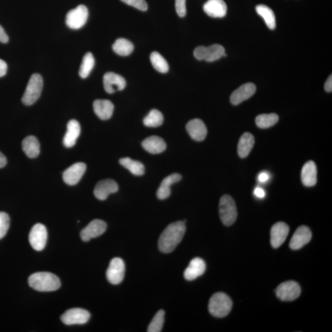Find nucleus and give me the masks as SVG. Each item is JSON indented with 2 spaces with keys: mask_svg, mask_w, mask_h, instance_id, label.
Returning <instances> with one entry per match:
<instances>
[{
  "mask_svg": "<svg viewBox=\"0 0 332 332\" xmlns=\"http://www.w3.org/2000/svg\"><path fill=\"white\" fill-rule=\"evenodd\" d=\"M186 226L185 222L179 221L169 225L162 232L158 240V247L162 253H172L185 235Z\"/></svg>",
  "mask_w": 332,
  "mask_h": 332,
  "instance_id": "f257e3e1",
  "label": "nucleus"
},
{
  "mask_svg": "<svg viewBox=\"0 0 332 332\" xmlns=\"http://www.w3.org/2000/svg\"><path fill=\"white\" fill-rule=\"evenodd\" d=\"M28 284L37 291L53 292L58 290L61 283L58 277L49 272H38L28 278Z\"/></svg>",
  "mask_w": 332,
  "mask_h": 332,
  "instance_id": "f03ea898",
  "label": "nucleus"
},
{
  "mask_svg": "<svg viewBox=\"0 0 332 332\" xmlns=\"http://www.w3.org/2000/svg\"><path fill=\"white\" fill-rule=\"evenodd\" d=\"M233 302L227 294L218 293L213 295L209 303V311L213 316L222 318L228 316Z\"/></svg>",
  "mask_w": 332,
  "mask_h": 332,
  "instance_id": "7ed1b4c3",
  "label": "nucleus"
},
{
  "mask_svg": "<svg viewBox=\"0 0 332 332\" xmlns=\"http://www.w3.org/2000/svg\"><path fill=\"white\" fill-rule=\"evenodd\" d=\"M219 214L221 221L225 226H231L236 222L237 211L235 201L228 194L223 195L220 199Z\"/></svg>",
  "mask_w": 332,
  "mask_h": 332,
  "instance_id": "20e7f679",
  "label": "nucleus"
},
{
  "mask_svg": "<svg viewBox=\"0 0 332 332\" xmlns=\"http://www.w3.org/2000/svg\"><path fill=\"white\" fill-rule=\"evenodd\" d=\"M44 87L42 76L39 74H33L28 81L26 90L23 95L22 101L25 105H33L39 98Z\"/></svg>",
  "mask_w": 332,
  "mask_h": 332,
  "instance_id": "39448f33",
  "label": "nucleus"
},
{
  "mask_svg": "<svg viewBox=\"0 0 332 332\" xmlns=\"http://www.w3.org/2000/svg\"><path fill=\"white\" fill-rule=\"evenodd\" d=\"M88 14L87 7L85 5H79L67 13L66 16V24L71 29H79L87 23Z\"/></svg>",
  "mask_w": 332,
  "mask_h": 332,
  "instance_id": "423d86ee",
  "label": "nucleus"
},
{
  "mask_svg": "<svg viewBox=\"0 0 332 332\" xmlns=\"http://www.w3.org/2000/svg\"><path fill=\"white\" fill-rule=\"evenodd\" d=\"M276 294L282 301L292 302L300 297L301 287L297 282L288 280L282 283L277 287Z\"/></svg>",
  "mask_w": 332,
  "mask_h": 332,
  "instance_id": "0eeeda50",
  "label": "nucleus"
},
{
  "mask_svg": "<svg viewBox=\"0 0 332 332\" xmlns=\"http://www.w3.org/2000/svg\"><path fill=\"white\" fill-rule=\"evenodd\" d=\"M29 242L34 250L42 251L47 245L48 232L47 228L41 223L33 226L29 234Z\"/></svg>",
  "mask_w": 332,
  "mask_h": 332,
  "instance_id": "6e6552de",
  "label": "nucleus"
},
{
  "mask_svg": "<svg viewBox=\"0 0 332 332\" xmlns=\"http://www.w3.org/2000/svg\"><path fill=\"white\" fill-rule=\"evenodd\" d=\"M91 317L87 310L81 308H72L65 312L61 317L65 325H82L87 323Z\"/></svg>",
  "mask_w": 332,
  "mask_h": 332,
  "instance_id": "1a4fd4ad",
  "label": "nucleus"
},
{
  "mask_svg": "<svg viewBox=\"0 0 332 332\" xmlns=\"http://www.w3.org/2000/svg\"><path fill=\"white\" fill-rule=\"evenodd\" d=\"M124 274V261L118 257L111 260L106 273L108 281L113 285H118L122 281Z\"/></svg>",
  "mask_w": 332,
  "mask_h": 332,
  "instance_id": "9d476101",
  "label": "nucleus"
},
{
  "mask_svg": "<svg viewBox=\"0 0 332 332\" xmlns=\"http://www.w3.org/2000/svg\"><path fill=\"white\" fill-rule=\"evenodd\" d=\"M107 224L103 220H94L83 229L80 236L83 241L88 242L91 239L101 236L107 230Z\"/></svg>",
  "mask_w": 332,
  "mask_h": 332,
  "instance_id": "9b49d317",
  "label": "nucleus"
},
{
  "mask_svg": "<svg viewBox=\"0 0 332 332\" xmlns=\"http://www.w3.org/2000/svg\"><path fill=\"white\" fill-rule=\"evenodd\" d=\"M87 170V165L76 162L67 169L63 173V180L68 185H74L79 182Z\"/></svg>",
  "mask_w": 332,
  "mask_h": 332,
  "instance_id": "f8f14e48",
  "label": "nucleus"
},
{
  "mask_svg": "<svg viewBox=\"0 0 332 332\" xmlns=\"http://www.w3.org/2000/svg\"><path fill=\"white\" fill-rule=\"evenodd\" d=\"M104 87L106 92L113 94L116 91L124 90L127 81L123 77L113 72H108L104 76Z\"/></svg>",
  "mask_w": 332,
  "mask_h": 332,
  "instance_id": "ddd939ff",
  "label": "nucleus"
},
{
  "mask_svg": "<svg viewBox=\"0 0 332 332\" xmlns=\"http://www.w3.org/2000/svg\"><path fill=\"white\" fill-rule=\"evenodd\" d=\"M118 185L112 179H106L100 181L94 188V194L97 199L104 201L111 194L117 192Z\"/></svg>",
  "mask_w": 332,
  "mask_h": 332,
  "instance_id": "4468645a",
  "label": "nucleus"
},
{
  "mask_svg": "<svg viewBox=\"0 0 332 332\" xmlns=\"http://www.w3.org/2000/svg\"><path fill=\"white\" fill-rule=\"evenodd\" d=\"M311 238L310 229L306 226H301L295 232L289 245L293 250H299L310 242Z\"/></svg>",
  "mask_w": 332,
  "mask_h": 332,
  "instance_id": "2eb2a0df",
  "label": "nucleus"
},
{
  "mask_svg": "<svg viewBox=\"0 0 332 332\" xmlns=\"http://www.w3.org/2000/svg\"><path fill=\"white\" fill-rule=\"evenodd\" d=\"M289 233V227L284 222H277L271 230V244L272 247L277 248L285 242Z\"/></svg>",
  "mask_w": 332,
  "mask_h": 332,
  "instance_id": "dca6fc26",
  "label": "nucleus"
},
{
  "mask_svg": "<svg viewBox=\"0 0 332 332\" xmlns=\"http://www.w3.org/2000/svg\"><path fill=\"white\" fill-rule=\"evenodd\" d=\"M256 85L253 83L248 82L240 86L231 94L230 97L231 104L234 105L240 104V103L251 98L256 92Z\"/></svg>",
  "mask_w": 332,
  "mask_h": 332,
  "instance_id": "f3484780",
  "label": "nucleus"
},
{
  "mask_svg": "<svg viewBox=\"0 0 332 332\" xmlns=\"http://www.w3.org/2000/svg\"><path fill=\"white\" fill-rule=\"evenodd\" d=\"M208 16L215 18H222L227 13V6L223 0H208L203 7Z\"/></svg>",
  "mask_w": 332,
  "mask_h": 332,
  "instance_id": "a211bd4d",
  "label": "nucleus"
},
{
  "mask_svg": "<svg viewBox=\"0 0 332 332\" xmlns=\"http://www.w3.org/2000/svg\"><path fill=\"white\" fill-rule=\"evenodd\" d=\"M187 130L189 135L196 141H202L207 136L208 130L205 125L199 119H194L188 122Z\"/></svg>",
  "mask_w": 332,
  "mask_h": 332,
  "instance_id": "6ab92c4d",
  "label": "nucleus"
},
{
  "mask_svg": "<svg viewBox=\"0 0 332 332\" xmlns=\"http://www.w3.org/2000/svg\"><path fill=\"white\" fill-rule=\"evenodd\" d=\"M206 265L204 260L194 258L190 263L184 271V277L187 280H193L204 273Z\"/></svg>",
  "mask_w": 332,
  "mask_h": 332,
  "instance_id": "aec40b11",
  "label": "nucleus"
},
{
  "mask_svg": "<svg viewBox=\"0 0 332 332\" xmlns=\"http://www.w3.org/2000/svg\"><path fill=\"white\" fill-rule=\"evenodd\" d=\"M81 133V128L76 120L71 119L68 122L67 130L63 139V144L67 148H71L76 144L77 139Z\"/></svg>",
  "mask_w": 332,
  "mask_h": 332,
  "instance_id": "412c9836",
  "label": "nucleus"
},
{
  "mask_svg": "<svg viewBox=\"0 0 332 332\" xmlns=\"http://www.w3.org/2000/svg\"><path fill=\"white\" fill-rule=\"evenodd\" d=\"M94 112L102 120L109 119L113 115L114 105L108 100H96L93 104Z\"/></svg>",
  "mask_w": 332,
  "mask_h": 332,
  "instance_id": "4be33fe9",
  "label": "nucleus"
},
{
  "mask_svg": "<svg viewBox=\"0 0 332 332\" xmlns=\"http://www.w3.org/2000/svg\"><path fill=\"white\" fill-rule=\"evenodd\" d=\"M302 180L306 187H313L317 183V168L313 161H309L303 165L302 170Z\"/></svg>",
  "mask_w": 332,
  "mask_h": 332,
  "instance_id": "5701e85b",
  "label": "nucleus"
},
{
  "mask_svg": "<svg viewBox=\"0 0 332 332\" xmlns=\"http://www.w3.org/2000/svg\"><path fill=\"white\" fill-rule=\"evenodd\" d=\"M142 145L143 148L151 154H159L166 149L164 140L158 136L148 137L143 141Z\"/></svg>",
  "mask_w": 332,
  "mask_h": 332,
  "instance_id": "b1692460",
  "label": "nucleus"
},
{
  "mask_svg": "<svg viewBox=\"0 0 332 332\" xmlns=\"http://www.w3.org/2000/svg\"><path fill=\"white\" fill-rule=\"evenodd\" d=\"M181 179V175L176 173L165 177L157 191V198L161 200L167 199L171 195V186L179 182Z\"/></svg>",
  "mask_w": 332,
  "mask_h": 332,
  "instance_id": "393cba45",
  "label": "nucleus"
},
{
  "mask_svg": "<svg viewBox=\"0 0 332 332\" xmlns=\"http://www.w3.org/2000/svg\"><path fill=\"white\" fill-rule=\"evenodd\" d=\"M22 150L30 158H35L39 155L40 145L35 136H30L25 138L22 143Z\"/></svg>",
  "mask_w": 332,
  "mask_h": 332,
  "instance_id": "a878e982",
  "label": "nucleus"
},
{
  "mask_svg": "<svg viewBox=\"0 0 332 332\" xmlns=\"http://www.w3.org/2000/svg\"><path fill=\"white\" fill-rule=\"evenodd\" d=\"M255 143L253 134L245 133L240 137L237 146V153L241 158L247 157L253 150Z\"/></svg>",
  "mask_w": 332,
  "mask_h": 332,
  "instance_id": "bb28decb",
  "label": "nucleus"
},
{
  "mask_svg": "<svg viewBox=\"0 0 332 332\" xmlns=\"http://www.w3.org/2000/svg\"><path fill=\"white\" fill-rule=\"evenodd\" d=\"M123 167L127 169L134 176H141L145 173V167L142 162L132 159L130 157H123L119 160Z\"/></svg>",
  "mask_w": 332,
  "mask_h": 332,
  "instance_id": "cd10ccee",
  "label": "nucleus"
},
{
  "mask_svg": "<svg viewBox=\"0 0 332 332\" xmlns=\"http://www.w3.org/2000/svg\"><path fill=\"white\" fill-rule=\"evenodd\" d=\"M226 56L225 48L220 45H213L205 47L204 60L214 62Z\"/></svg>",
  "mask_w": 332,
  "mask_h": 332,
  "instance_id": "c85d7f7f",
  "label": "nucleus"
},
{
  "mask_svg": "<svg viewBox=\"0 0 332 332\" xmlns=\"http://www.w3.org/2000/svg\"><path fill=\"white\" fill-rule=\"evenodd\" d=\"M257 13L264 19L266 24L270 28L274 29L276 27V17L274 13L267 6L260 5L256 7Z\"/></svg>",
  "mask_w": 332,
  "mask_h": 332,
  "instance_id": "c756f323",
  "label": "nucleus"
},
{
  "mask_svg": "<svg viewBox=\"0 0 332 332\" xmlns=\"http://www.w3.org/2000/svg\"><path fill=\"white\" fill-rule=\"evenodd\" d=\"M134 45L130 41L125 38H119L116 40L113 45L114 53L121 56H128L133 52Z\"/></svg>",
  "mask_w": 332,
  "mask_h": 332,
  "instance_id": "7c9ffc66",
  "label": "nucleus"
},
{
  "mask_svg": "<svg viewBox=\"0 0 332 332\" xmlns=\"http://www.w3.org/2000/svg\"><path fill=\"white\" fill-rule=\"evenodd\" d=\"M95 65V59L91 53H88L83 57L81 66H80L79 74L82 78H87L90 75L91 71Z\"/></svg>",
  "mask_w": 332,
  "mask_h": 332,
  "instance_id": "2f4dec72",
  "label": "nucleus"
},
{
  "mask_svg": "<svg viewBox=\"0 0 332 332\" xmlns=\"http://www.w3.org/2000/svg\"><path fill=\"white\" fill-rule=\"evenodd\" d=\"M279 121V116L276 113L260 114L256 119L257 127L267 129L275 125Z\"/></svg>",
  "mask_w": 332,
  "mask_h": 332,
  "instance_id": "473e14b6",
  "label": "nucleus"
},
{
  "mask_svg": "<svg viewBox=\"0 0 332 332\" xmlns=\"http://www.w3.org/2000/svg\"><path fill=\"white\" fill-rule=\"evenodd\" d=\"M150 61L155 70L160 73H167L170 69V66H169L167 61L156 51H154L151 54Z\"/></svg>",
  "mask_w": 332,
  "mask_h": 332,
  "instance_id": "72a5a7b5",
  "label": "nucleus"
},
{
  "mask_svg": "<svg viewBox=\"0 0 332 332\" xmlns=\"http://www.w3.org/2000/svg\"><path fill=\"white\" fill-rule=\"evenodd\" d=\"M164 122V116L159 110L154 109L150 111L148 115L144 119L145 127L157 128L160 127Z\"/></svg>",
  "mask_w": 332,
  "mask_h": 332,
  "instance_id": "f704fd0d",
  "label": "nucleus"
},
{
  "mask_svg": "<svg viewBox=\"0 0 332 332\" xmlns=\"http://www.w3.org/2000/svg\"><path fill=\"white\" fill-rule=\"evenodd\" d=\"M165 312L161 310L154 316L152 320L148 325V332H160L162 331L164 322Z\"/></svg>",
  "mask_w": 332,
  "mask_h": 332,
  "instance_id": "c9c22d12",
  "label": "nucleus"
},
{
  "mask_svg": "<svg viewBox=\"0 0 332 332\" xmlns=\"http://www.w3.org/2000/svg\"><path fill=\"white\" fill-rule=\"evenodd\" d=\"M10 219L7 214L0 212V239L4 237L9 230Z\"/></svg>",
  "mask_w": 332,
  "mask_h": 332,
  "instance_id": "e433bc0d",
  "label": "nucleus"
},
{
  "mask_svg": "<svg viewBox=\"0 0 332 332\" xmlns=\"http://www.w3.org/2000/svg\"><path fill=\"white\" fill-rule=\"evenodd\" d=\"M121 1L140 11H145L148 10L147 3L145 0H121Z\"/></svg>",
  "mask_w": 332,
  "mask_h": 332,
  "instance_id": "4c0bfd02",
  "label": "nucleus"
},
{
  "mask_svg": "<svg viewBox=\"0 0 332 332\" xmlns=\"http://www.w3.org/2000/svg\"><path fill=\"white\" fill-rule=\"evenodd\" d=\"M176 10L177 14L181 18L187 14L186 0H176Z\"/></svg>",
  "mask_w": 332,
  "mask_h": 332,
  "instance_id": "58836bf2",
  "label": "nucleus"
},
{
  "mask_svg": "<svg viewBox=\"0 0 332 332\" xmlns=\"http://www.w3.org/2000/svg\"><path fill=\"white\" fill-rule=\"evenodd\" d=\"M205 47L201 46V47H197L194 51V56L195 58L199 61L204 60V57Z\"/></svg>",
  "mask_w": 332,
  "mask_h": 332,
  "instance_id": "ea45409f",
  "label": "nucleus"
},
{
  "mask_svg": "<svg viewBox=\"0 0 332 332\" xmlns=\"http://www.w3.org/2000/svg\"><path fill=\"white\" fill-rule=\"evenodd\" d=\"M8 41H9V38H8L7 34L6 33L4 28L0 25V42L7 44Z\"/></svg>",
  "mask_w": 332,
  "mask_h": 332,
  "instance_id": "a19ab883",
  "label": "nucleus"
},
{
  "mask_svg": "<svg viewBox=\"0 0 332 332\" xmlns=\"http://www.w3.org/2000/svg\"><path fill=\"white\" fill-rule=\"evenodd\" d=\"M7 69L8 66L7 63L3 61V60L0 59V77L4 76L7 74Z\"/></svg>",
  "mask_w": 332,
  "mask_h": 332,
  "instance_id": "79ce46f5",
  "label": "nucleus"
},
{
  "mask_svg": "<svg viewBox=\"0 0 332 332\" xmlns=\"http://www.w3.org/2000/svg\"><path fill=\"white\" fill-rule=\"evenodd\" d=\"M270 179V175L267 172H262L259 174L258 180L260 183H265Z\"/></svg>",
  "mask_w": 332,
  "mask_h": 332,
  "instance_id": "37998d69",
  "label": "nucleus"
},
{
  "mask_svg": "<svg viewBox=\"0 0 332 332\" xmlns=\"http://www.w3.org/2000/svg\"><path fill=\"white\" fill-rule=\"evenodd\" d=\"M254 194L258 198L262 199L263 197H265L266 195L265 191L261 187H257L255 189Z\"/></svg>",
  "mask_w": 332,
  "mask_h": 332,
  "instance_id": "c03bdc74",
  "label": "nucleus"
},
{
  "mask_svg": "<svg viewBox=\"0 0 332 332\" xmlns=\"http://www.w3.org/2000/svg\"><path fill=\"white\" fill-rule=\"evenodd\" d=\"M324 89L328 93H331L332 91V77L331 75L328 77L324 85Z\"/></svg>",
  "mask_w": 332,
  "mask_h": 332,
  "instance_id": "a18cd8bd",
  "label": "nucleus"
},
{
  "mask_svg": "<svg viewBox=\"0 0 332 332\" xmlns=\"http://www.w3.org/2000/svg\"><path fill=\"white\" fill-rule=\"evenodd\" d=\"M7 163V157H5L4 154L0 152V168L5 167Z\"/></svg>",
  "mask_w": 332,
  "mask_h": 332,
  "instance_id": "49530a36",
  "label": "nucleus"
}]
</instances>
